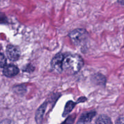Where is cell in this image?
<instances>
[{
  "instance_id": "6da1fadb",
  "label": "cell",
  "mask_w": 124,
  "mask_h": 124,
  "mask_svg": "<svg viewBox=\"0 0 124 124\" xmlns=\"http://www.w3.org/2000/svg\"><path fill=\"white\" fill-rule=\"evenodd\" d=\"M84 65L83 59L79 54H64L62 70L68 75H75L79 71Z\"/></svg>"
},
{
  "instance_id": "7a4b0ae2",
  "label": "cell",
  "mask_w": 124,
  "mask_h": 124,
  "mask_svg": "<svg viewBox=\"0 0 124 124\" xmlns=\"http://www.w3.org/2000/svg\"><path fill=\"white\" fill-rule=\"evenodd\" d=\"M88 32L84 29H77L70 33L69 36L74 44L77 46H82L85 44L88 39Z\"/></svg>"
},
{
  "instance_id": "3957f363",
  "label": "cell",
  "mask_w": 124,
  "mask_h": 124,
  "mask_svg": "<svg viewBox=\"0 0 124 124\" xmlns=\"http://www.w3.org/2000/svg\"><path fill=\"white\" fill-rule=\"evenodd\" d=\"M64 58V54L62 53H58L53 57L51 62V66L54 72L61 73L63 71L62 63Z\"/></svg>"
},
{
  "instance_id": "277c9868",
  "label": "cell",
  "mask_w": 124,
  "mask_h": 124,
  "mask_svg": "<svg viewBox=\"0 0 124 124\" xmlns=\"http://www.w3.org/2000/svg\"><path fill=\"white\" fill-rule=\"evenodd\" d=\"M6 53L8 59L12 61L18 60L20 57V51L17 47L12 45H8L6 48Z\"/></svg>"
},
{
  "instance_id": "5b68a950",
  "label": "cell",
  "mask_w": 124,
  "mask_h": 124,
  "mask_svg": "<svg viewBox=\"0 0 124 124\" xmlns=\"http://www.w3.org/2000/svg\"><path fill=\"white\" fill-rule=\"evenodd\" d=\"M19 69L16 65L8 64L4 67L3 74L8 78L13 77L19 73Z\"/></svg>"
},
{
  "instance_id": "8992f818",
  "label": "cell",
  "mask_w": 124,
  "mask_h": 124,
  "mask_svg": "<svg viewBox=\"0 0 124 124\" xmlns=\"http://www.w3.org/2000/svg\"><path fill=\"white\" fill-rule=\"evenodd\" d=\"M96 115L95 111H90L83 114L79 120V124H86L90 122Z\"/></svg>"
},
{
  "instance_id": "52a82bcc",
  "label": "cell",
  "mask_w": 124,
  "mask_h": 124,
  "mask_svg": "<svg viewBox=\"0 0 124 124\" xmlns=\"http://www.w3.org/2000/svg\"><path fill=\"white\" fill-rule=\"evenodd\" d=\"M46 107H47V102H45L38 110L36 114V120L38 124L41 123V122L42 121V117H43L44 116V113L45 110H46Z\"/></svg>"
},
{
  "instance_id": "ba28073f",
  "label": "cell",
  "mask_w": 124,
  "mask_h": 124,
  "mask_svg": "<svg viewBox=\"0 0 124 124\" xmlns=\"http://www.w3.org/2000/svg\"><path fill=\"white\" fill-rule=\"evenodd\" d=\"M75 105H76V103L73 102L71 101L68 102L66 104V105H65V108H64V111L62 114V116H66L67 115H69V114L71 112V110L74 108Z\"/></svg>"
},
{
  "instance_id": "9c48e42d",
  "label": "cell",
  "mask_w": 124,
  "mask_h": 124,
  "mask_svg": "<svg viewBox=\"0 0 124 124\" xmlns=\"http://www.w3.org/2000/svg\"><path fill=\"white\" fill-rule=\"evenodd\" d=\"M96 124H112L111 119L105 115H101L99 116L96 122Z\"/></svg>"
},
{
  "instance_id": "30bf717a",
  "label": "cell",
  "mask_w": 124,
  "mask_h": 124,
  "mask_svg": "<svg viewBox=\"0 0 124 124\" xmlns=\"http://www.w3.org/2000/svg\"><path fill=\"white\" fill-rule=\"evenodd\" d=\"M0 62H1V67L2 68L4 67L6 64V59L3 54H1V58H0Z\"/></svg>"
},
{
  "instance_id": "8fae6325",
  "label": "cell",
  "mask_w": 124,
  "mask_h": 124,
  "mask_svg": "<svg viewBox=\"0 0 124 124\" xmlns=\"http://www.w3.org/2000/svg\"><path fill=\"white\" fill-rule=\"evenodd\" d=\"M74 119H75V118H73L72 116H70L62 124H72Z\"/></svg>"
},
{
  "instance_id": "7c38bea8",
  "label": "cell",
  "mask_w": 124,
  "mask_h": 124,
  "mask_svg": "<svg viewBox=\"0 0 124 124\" xmlns=\"http://www.w3.org/2000/svg\"><path fill=\"white\" fill-rule=\"evenodd\" d=\"M116 124H124V117H120L118 119Z\"/></svg>"
}]
</instances>
